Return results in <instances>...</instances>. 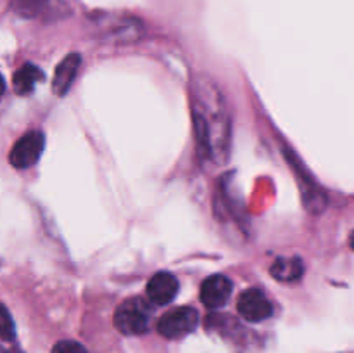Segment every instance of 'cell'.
I'll use <instances>...</instances> for the list:
<instances>
[{
	"mask_svg": "<svg viewBox=\"0 0 354 353\" xmlns=\"http://www.w3.org/2000/svg\"><path fill=\"white\" fill-rule=\"evenodd\" d=\"M80 64H82V57L78 54H69L59 62V66L55 68L54 80H52V90H54L55 96H64L69 90V87L73 85L76 78V73H78Z\"/></svg>",
	"mask_w": 354,
	"mask_h": 353,
	"instance_id": "cell-8",
	"label": "cell"
},
{
	"mask_svg": "<svg viewBox=\"0 0 354 353\" xmlns=\"http://www.w3.org/2000/svg\"><path fill=\"white\" fill-rule=\"evenodd\" d=\"M178 294V280L169 272H158L147 282V296L154 305H168Z\"/></svg>",
	"mask_w": 354,
	"mask_h": 353,
	"instance_id": "cell-7",
	"label": "cell"
},
{
	"mask_svg": "<svg viewBox=\"0 0 354 353\" xmlns=\"http://www.w3.org/2000/svg\"><path fill=\"white\" fill-rule=\"evenodd\" d=\"M237 310L245 320L249 322H261L266 320L268 317H272L273 307L270 303L268 298L265 296V293L259 289H248L239 296L237 301Z\"/></svg>",
	"mask_w": 354,
	"mask_h": 353,
	"instance_id": "cell-5",
	"label": "cell"
},
{
	"mask_svg": "<svg viewBox=\"0 0 354 353\" xmlns=\"http://www.w3.org/2000/svg\"><path fill=\"white\" fill-rule=\"evenodd\" d=\"M199 324V314L190 307H180L169 310L159 318L158 331L159 334L168 339H180L183 336L196 331Z\"/></svg>",
	"mask_w": 354,
	"mask_h": 353,
	"instance_id": "cell-3",
	"label": "cell"
},
{
	"mask_svg": "<svg viewBox=\"0 0 354 353\" xmlns=\"http://www.w3.org/2000/svg\"><path fill=\"white\" fill-rule=\"evenodd\" d=\"M349 246L354 249V230L351 232V235H349Z\"/></svg>",
	"mask_w": 354,
	"mask_h": 353,
	"instance_id": "cell-14",
	"label": "cell"
},
{
	"mask_svg": "<svg viewBox=\"0 0 354 353\" xmlns=\"http://www.w3.org/2000/svg\"><path fill=\"white\" fill-rule=\"evenodd\" d=\"M50 353H86V348L78 341H71V339H64L59 341L57 345L52 348Z\"/></svg>",
	"mask_w": 354,
	"mask_h": 353,
	"instance_id": "cell-12",
	"label": "cell"
},
{
	"mask_svg": "<svg viewBox=\"0 0 354 353\" xmlns=\"http://www.w3.org/2000/svg\"><path fill=\"white\" fill-rule=\"evenodd\" d=\"M16 338V325L6 305L0 303V339L3 341H12Z\"/></svg>",
	"mask_w": 354,
	"mask_h": 353,
	"instance_id": "cell-11",
	"label": "cell"
},
{
	"mask_svg": "<svg viewBox=\"0 0 354 353\" xmlns=\"http://www.w3.org/2000/svg\"><path fill=\"white\" fill-rule=\"evenodd\" d=\"M45 147V137L41 132H28L10 149L9 161L16 168H28L35 165Z\"/></svg>",
	"mask_w": 354,
	"mask_h": 353,
	"instance_id": "cell-4",
	"label": "cell"
},
{
	"mask_svg": "<svg viewBox=\"0 0 354 353\" xmlns=\"http://www.w3.org/2000/svg\"><path fill=\"white\" fill-rule=\"evenodd\" d=\"M194 130L203 161L225 165L230 149V118L220 90L204 76L190 83Z\"/></svg>",
	"mask_w": 354,
	"mask_h": 353,
	"instance_id": "cell-1",
	"label": "cell"
},
{
	"mask_svg": "<svg viewBox=\"0 0 354 353\" xmlns=\"http://www.w3.org/2000/svg\"><path fill=\"white\" fill-rule=\"evenodd\" d=\"M151 314L142 300H127L114 311V325L127 336H138L147 332Z\"/></svg>",
	"mask_w": 354,
	"mask_h": 353,
	"instance_id": "cell-2",
	"label": "cell"
},
{
	"mask_svg": "<svg viewBox=\"0 0 354 353\" xmlns=\"http://www.w3.org/2000/svg\"><path fill=\"white\" fill-rule=\"evenodd\" d=\"M232 294V282L225 275H211L201 286V301L207 308H221Z\"/></svg>",
	"mask_w": 354,
	"mask_h": 353,
	"instance_id": "cell-6",
	"label": "cell"
},
{
	"mask_svg": "<svg viewBox=\"0 0 354 353\" xmlns=\"http://www.w3.org/2000/svg\"><path fill=\"white\" fill-rule=\"evenodd\" d=\"M41 80H44V71L40 68H37L35 64H24L14 75V90L24 96V93H30Z\"/></svg>",
	"mask_w": 354,
	"mask_h": 353,
	"instance_id": "cell-10",
	"label": "cell"
},
{
	"mask_svg": "<svg viewBox=\"0 0 354 353\" xmlns=\"http://www.w3.org/2000/svg\"><path fill=\"white\" fill-rule=\"evenodd\" d=\"M270 272L280 282H294V280L301 279L304 272V265L297 256H294V258H283L282 256V258H277Z\"/></svg>",
	"mask_w": 354,
	"mask_h": 353,
	"instance_id": "cell-9",
	"label": "cell"
},
{
	"mask_svg": "<svg viewBox=\"0 0 354 353\" xmlns=\"http://www.w3.org/2000/svg\"><path fill=\"white\" fill-rule=\"evenodd\" d=\"M3 92H6V82H3L2 75H0V96H2Z\"/></svg>",
	"mask_w": 354,
	"mask_h": 353,
	"instance_id": "cell-13",
	"label": "cell"
},
{
	"mask_svg": "<svg viewBox=\"0 0 354 353\" xmlns=\"http://www.w3.org/2000/svg\"><path fill=\"white\" fill-rule=\"evenodd\" d=\"M0 353H9V352H7V350L3 348V346H0Z\"/></svg>",
	"mask_w": 354,
	"mask_h": 353,
	"instance_id": "cell-15",
	"label": "cell"
}]
</instances>
